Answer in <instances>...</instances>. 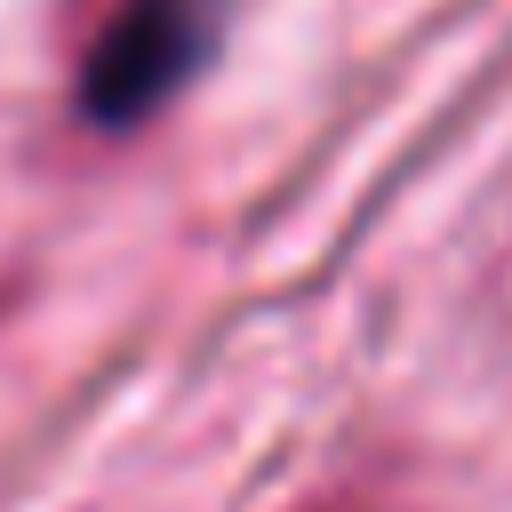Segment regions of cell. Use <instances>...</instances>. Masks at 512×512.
I'll use <instances>...</instances> for the list:
<instances>
[{
    "mask_svg": "<svg viewBox=\"0 0 512 512\" xmlns=\"http://www.w3.org/2000/svg\"><path fill=\"white\" fill-rule=\"evenodd\" d=\"M216 32L224 0H120L80 56V112L96 128H136L208 64Z\"/></svg>",
    "mask_w": 512,
    "mask_h": 512,
    "instance_id": "obj_1",
    "label": "cell"
}]
</instances>
